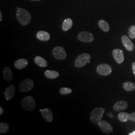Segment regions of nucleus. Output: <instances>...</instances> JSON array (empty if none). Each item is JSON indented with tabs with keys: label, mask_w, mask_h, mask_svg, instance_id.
Returning <instances> with one entry per match:
<instances>
[{
	"label": "nucleus",
	"mask_w": 135,
	"mask_h": 135,
	"mask_svg": "<svg viewBox=\"0 0 135 135\" xmlns=\"http://www.w3.org/2000/svg\"><path fill=\"white\" fill-rule=\"evenodd\" d=\"M10 130V126L6 123H0V134H5L7 133Z\"/></svg>",
	"instance_id": "nucleus-24"
},
{
	"label": "nucleus",
	"mask_w": 135,
	"mask_h": 135,
	"mask_svg": "<svg viewBox=\"0 0 135 135\" xmlns=\"http://www.w3.org/2000/svg\"><path fill=\"white\" fill-rule=\"evenodd\" d=\"M112 71V67L106 64H100L97 68V72L102 76H108L111 74Z\"/></svg>",
	"instance_id": "nucleus-7"
},
{
	"label": "nucleus",
	"mask_w": 135,
	"mask_h": 135,
	"mask_svg": "<svg viewBox=\"0 0 135 135\" xmlns=\"http://www.w3.org/2000/svg\"><path fill=\"white\" fill-rule=\"evenodd\" d=\"M72 90L70 88L63 87L60 90V93L62 95H67L72 93Z\"/></svg>",
	"instance_id": "nucleus-25"
},
{
	"label": "nucleus",
	"mask_w": 135,
	"mask_h": 135,
	"mask_svg": "<svg viewBox=\"0 0 135 135\" xmlns=\"http://www.w3.org/2000/svg\"><path fill=\"white\" fill-rule=\"evenodd\" d=\"M42 110H40V112H42Z\"/></svg>",
	"instance_id": "nucleus-33"
},
{
	"label": "nucleus",
	"mask_w": 135,
	"mask_h": 135,
	"mask_svg": "<svg viewBox=\"0 0 135 135\" xmlns=\"http://www.w3.org/2000/svg\"><path fill=\"white\" fill-rule=\"evenodd\" d=\"M28 65V61L26 59H20L14 63L15 67L18 70H22L26 67Z\"/></svg>",
	"instance_id": "nucleus-16"
},
{
	"label": "nucleus",
	"mask_w": 135,
	"mask_h": 135,
	"mask_svg": "<svg viewBox=\"0 0 135 135\" xmlns=\"http://www.w3.org/2000/svg\"><path fill=\"white\" fill-rule=\"evenodd\" d=\"M99 26L100 28L104 32H108L110 30V26L109 25V24L106 21L103 20H101L99 22Z\"/></svg>",
	"instance_id": "nucleus-22"
},
{
	"label": "nucleus",
	"mask_w": 135,
	"mask_h": 135,
	"mask_svg": "<svg viewBox=\"0 0 135 135\" xmlns=\"http://www.w3.org/2000/svg\"><path fill=\"white\" fill-rule=\"evenodd\" d=\"M128 107V104L127 102L125 101H120L116 102L114 104L113 108L114 110L116 112H120L127 109Z\"/></svg>",
	"instance_id": "nucleus-14"
},
{
	"label": "nucleus",
	"mask_w": 135,
	"mask_h": 135,
	"mask_svg": "<svg viewBox=\"0 0 135 135\" xmlns=\"http://www.w3.org/2000/svg\"><path fill=\"white\" fill-rule=\"evenodd\" d=\"M118 119L122 122H126L130 120L131 115L127 112H121L118 114Z\"/></svg>",
	"instance_id": "nucleus-20"
},
{
	"label": "nucleus",
	"mask_w": 135,
	"mask_h": 135,
	"mask_svg": "<svg viewBox=\"0 0 135 135\" xmlns=\"http://www.w3.org/2000/svg\"><path fill=\"white\" fill-rule=\"evenodd\" d=\"M122 42L123 45L128 51H132L134 49V44L131 41L130 38L124 35L122 37Z\"/></svg>",
	"instance_id": "nucleus-11"
},
{
	"label": "nucleus",
	"mask_w": 135,
	"mask_h": 135,
	"mask_svg": "<svg viewBox=\"0 0 135 135\" xmlns=\"http://www.w3.org/2000/svg\"><path fill=\"white\" fill-rule=\"evenodd\" d=\"M52 53L54 57L58 60H63L67 57V53L65 49L60 46L54 49Z\"/></svg>",
	"instance_id": "nucleus-6"
},
{
	"label": "nucleus",
	"mask_w": 135,
	"mask_h": 135,
	"mask_svg": "<svg viewBox=\"0 0 135 135\" xmlns=\"http://www.w3.org/2000/svg\"><path fill=\"white\" fill-rule=\"evenodd\" d=\"M15 87L14 85H11L7 87L6 89L5 92L4 93L5 95V99L6 100H11L15 95Z\"/></svg>",
	"instance_id": "nucleus-12"
},
{
	"label": "nucleus",
	"mask_w": 135,
	"mask_h": 135,
	"mask_svg": "<svg viewBox=\"0 0 135 135\" xmlns=\"http://www.w3.org/2000/svg\"><path fill=\"white\" fill-rule=\"evenodd\" d=\"M44 74L46 77L50 79H55L59 76V73L53 70H46Z\"/></svg>",
	"instance_id": "nucleus-19"
},
{
	"label": "nucleus",
	"mask_w": 135,
	"mask_h": 135,
	"mask_svg": "<svg viewBox=\"0 0 135 135\" xmlns=\"http://www.w3.org/2000/svg\"><path fill=\"white\" fill-rule=\"evenodd\" d=\"M34 62L41 67H47L48 66V63L46 60L44 58L40 56H36L34 59Z\"/></svg>",
	"instance_id": "nucleus-18"
},
{
	"label": "nucleus",
	"mask_w": 135,
	"mask_h": 135,
	"mask_svg": "<svg viewBox=\"0 0 135 135\" xmlns=\"http://www.w3.org/2000/svg\"><path fill=\"white\" fill-rule=\"evenodd\" d=\"M41 114L44 119L48 122H51L53 120V115L50 109H44L41 112Z\"/></svg>",
	"instance_id": "nucleus-15"
},
{
	"label": "nucleus",
	"mask_w": 135,
	"mask_h": 135,
	"mask_svg": "<svg viewBox=\"0 0 135 135\" xmlns=\"http://www.w3.org/2000/svg\"><path fill=\"white\" fill-rule=\"evenodd\" d=\"M37 38L42 41H48L50 39V35L47 32L40 31L37 34Z\"/></svg>",
	"instance_id": "nucleus-17"
},
{
	"label": "nucleus",
	"mask_w": 135,
	"mask_h": 135,
	"mask_svg": "<svg viewBox=\"0 0 135 135\" xmlns=\"http://www.w3.org/2000/svg\"><path fill=\"white\" fill-rule=\"evenodd\" d=\"M130 120L131 121L135 122V112L132 113L131 114Z\"/></svg>",
	"instance_id": "nucleus-27"
},
{
	"label": "nucleus",
	"mask_w": 135,
	"mask_h": 135,
	"mask_svg": "<svg viewBox=\"0 0 135 135\" xmlns=\"http://www.w3.org/2000/svg\"><path fill=\"white\" fill-rule=\"evenodd\" d=\"M21 106L26 111L34 110L36 106L34 98L31 96L24 98L21 101Z\"/></svg>",
	"instance_id": "nucleus-2"
},
{
	"label": "nucleus",
	"mask_w": 135,
	"mask_h": 135,
	"mask_svg": "<svg viewBox=\"0 0 135 135\" xmlns=\"http://www.w3.org/2000/svg\"><path fill=\"white\" fill-rule=\"evenodd\" d=\"M32 1H41V0H32Z\"/></svg>",
	"instance_id": "nucleus-32"
},
{
	"label": "nucleus",
	"mask_w": 135,
	"mask_h": 135,
	"mask_svg": "<svg viewBox=\"0 0 135 135\" xmlns=\"http://www.w3.org/2000/svg\"><path fill=\"white\" fill-rule=\"evenodd\" d=\"M90 58L91 56L89 54L83 53L80 55L75 60V67L78 68L84 67L87 63L90 62Z\"/></svg>",
	"instance_id": "nucleus-4"
},
{
	"label": "nucleus",
	"mask_w": 135,
	"mask_h": 135,
	"mask_svg": "<svg viewBox=\"0 0 135 135\" xmlns=\"http://www.w3.org/2000/svg\"><path fill=\"white\" fill-rule=\"evenodd\" d=\"M78 39L82 42L90 43L94 40V35L88 32H82L80 33L78 35Z\"/></svg>",
	"instance_id": "nucleus-8"
},
{
	"label": "nucleus",
	"mask_w": 135,
	"mask_h": 135,
	"mask_svg": "<svg viewBox=\"0 0 135 135\" xmlns=\"http://www.w3.org/2000/svg\"><path fill=\"white\" fill-rule=\"evenodd\" d=\"M4 114V110L2 107H0V115L2 116Z\"/></svg>",
	"instance_id": "nucleus-29"
},
{
	"label": "nucleus",
	"mask_w": 135,
	"mask_h": 135,
	"mask_svg": "<svg viewBox=\"0 0 135 135\" xmlns=\"http://www.w3.org/2000/svg\"><path fill=\"white\" fill-rule=\"evenodd\" d=\"M132 69H133V73L135 75V62L132 64Z\"/></svg>",
	"instance_id": "nucleus-28"
},
{
	"label": "nucleus",
	"mask_w": 135,
	"mask_h": 135,
	"mask_svg": "<svg viewBox=\"0 0 135 135\" xmlns=\"http://www.w3.org/2000/svg\"><path fill=\"white\" fill-rule=\"evenodd\" d=\"M113 56L116 62L119 64L123 63L124 61V53L122 50L119 49H116L113 51Z\"/></svg>",
	"instance_id": "nucleus-10"
},
{
	"label": "nucleus",
	"mask_w": 135,
	"mask_h": 135,
	"mask_svg": "<svg viewBox=\"0 0 135 135\" xmlns=\"http://www.w3.org/2000/svg\"><path fill=\"white\" fill-rule=\"evenodd\" d=\"M34 87V83L30 79H26L22 81L19 85V90L21 93H26L31 91Z\"/></svg>",
	"instance_id": "nucleus-5"
},
{
	"label": "nucleus",
	"mask_w": 135,
	"mask_h": 135,
	"mask_svg": "<svg viewBox=\"0 0 135 135\" xmlns=\"http://www.w3.org/2000/svg\"><path fill=\"white\" fill-rule=\"evenodd\" d=\"M123 88L127 91H132L135 90V84L132 82H125L123 84Z\"/></svg>",
	"instance_id": "nucleus-23"
},
{
	"label": "nucleus",
	"mask_w": 135,
	"mask_h": 135,
	"mask_svg": "<svg viewBox=\"0 0 135 135\" xmlns=\"http://www.w3.org/2000/svg\"><path fill=\"white\" fill-rule=\"evenodd\" d=\"M105 110L102 108L98 107L92 110L90 114V119L94 124H98L103 118Z\"/></svg>",
	"instance_id": "nucleus-3"
},
{
	"label": "nucleus",
	"mask_w": 135,
	"mask_h": 135,
	"mask_svg": "<svg viewBox=\"0 0 135 135\" xmlns=\"http://www.w3.org/2000/svg\"><path fill=\"white\" fill-rule=\"evenodd\" d=\"M129 35L131 39H135V26L133 25L131 26L129 30Z\"/></svg>",
	"instance_id": "nucleus-26"
},
{
	"label": "nucleus",
	"mask_w": 135,
	"mask_h": 135,
	"mask_svg": "<svg viewBox=\"0 0 135 135\" xmlns=\"http://www.w3.org/2000/svg\"><path fill=\"white\" fill-rule=\"evenodd\" d=\"M3 76L6 82H11L13 79V74L10 68L5 67L3 69Z\"/></svg>",
	"instance_id": "nucleus-13"
},
{
	"label": "nucleus",
	"mask_w": 135,
	"mask_h": 135,
	"mask_svg": "<svg viewBox=\"0 0 135 135\" xmlns=\"http://www.w3.org/2000/svg\"><path fill=\"white\" fill-rule=\"evenodd\" d=\"M2 12H0V21H2Z\"/></svg>",
	"instance_id": "nucleus-30"
},
{
	"label": "nucleus",
	"mask_w": 135,
	"mask_h": 135,
	"mask_svg": "<svg viewBox=\"0 0 135 135\" xmlns=\"http://www.w3.org/2000/svg\"><path fill=\"white\" fill-rule=\"evenodd\" d=\"M129 135H135V131H134V132H133L132 133H130L129 134Z\"/></svg>",
	"instance_id": "nucleus-31"
},
{
	"label": "nucleus",
	"mask_w": 135,
	"mask_h": 135,
	"mask_svg": "<svg viewBox=\"0 0 135 135\" xmlns=\"http://www.w3.org/2000/svg\"><path fill=\"white\" fill-rule=\"evenodd\" d=\"M98 125L101 130L105 134H109L113 132V126L107 121L101 120L99 122Z\"/></svg>",
	"instance_id": "nucleus-9"
},
{
	"label": "nucleus",
	"mask_w": 135,
	"mask_h": 135,
	"mask_svg": "<svg viewBox=\"0 0 135 135\" xmlns=\"http://www.w3.org/2000/svg\"><path fill=\"white\" fill-rule=\"evenodd\" d=\"M73 26L72 20L68 18L64 20L62 24V29L64 31H67L72 28Z\"/></svg>",
	"instance_id": "nucleus-21"
},
{
	"label": "nucleus",
	"mask_w": 135,
	"mask_h": 135,
	"mask_svg": "<svg viewBox=\"0 0 135 135\" xmlns=\"http://www.w3.org/2000/svg\"><path fill=\"white\" fill-rule=\"evenodd\" d=\"M16 15L18 21L23 26L29 24L31 21V15L24 9L18 8Z\"/></svg>",
	"instance_id": "nucleus-1"
}]
</instances>
